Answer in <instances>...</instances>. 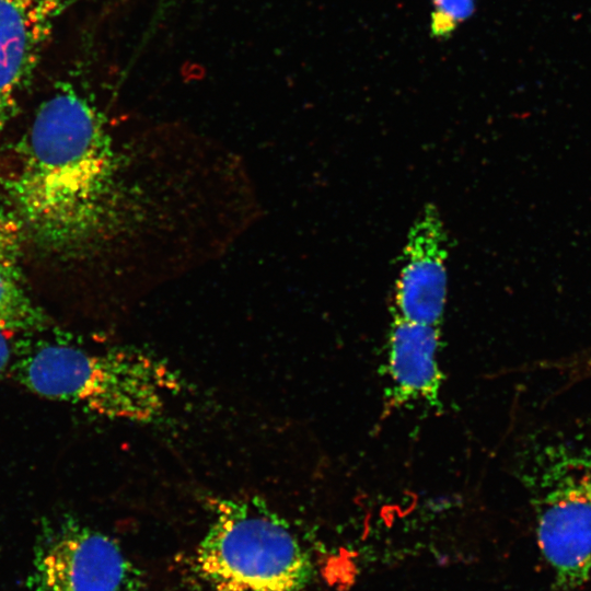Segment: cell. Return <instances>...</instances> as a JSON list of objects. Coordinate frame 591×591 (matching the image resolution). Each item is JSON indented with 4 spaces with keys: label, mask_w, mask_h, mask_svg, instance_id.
Here are the masks:
<instances>
[{
    "label": "cell",
    "mask_w": 591,
    "mask_h": 591,
    "mask_svg": "<svg viewBox=\"0 0 591 591\" xmlns=\"http://www.w3.org/2000/svg\"><path fill=\"white\" fill-rule=\"evenodd\" d=\"M112 175L113 153L102 117L68 84L38 107L10 192L33 235L51 247L67 248L99 223Z\"/></svg>",
    "instance_id": "cell-1"
},
{
    "label": "cell",
    "mask_w": 591,
    "mask_h": 591,
    "mask_svg": "<svg viewBox=\"0 0 591 591\" xmlns=\"http://www.w3.org/2000/svg\"><path fill=\"white\" fill-rule=\"evenodd\" d=\"M47 326V316L22 287L19 273L0 268V331L34 334Z\"/></svg>",
    "instance_id": "cell-9"
},
{
    "label": "cell",
    "mask_w": 591,
    "mask_h": 591,
    "mask_svg": "<svg viewBox=\"0 0 591 591\" xmlns=\"http://www.w3.org/2000/svg\"><path fill=\"white\" fill-rule=\"evenodd\" d=\"M430 33L438 38L450 36L474 12V0H431Z\"/></svg>",
    "instance_id": "cell-10"
},
{
    "label": "cell",
    "mask_w": 591,
    "mask_h": 591,
    "mask_svg": "<svg viewBox=\"0 0 591 591\" xmlns=\"http://www.w3.org/2000/svg\"><path fill=\"white\" fill-rule=\"evenodd\" d=\"M571 367L583 374H591V348L584 351L579 359L577 358Z\"/></svg>",
    "instance_id": "cell-13"
},
{
    "label": "cell",
    "mask_w": 591,
    "mask_h": 591,
    "mask_svg": "<svg viewBox=\"0 0 591 591\" xmlns=\"http://www.w3.org/2000/svg\"><path fill=\"white\" fill-rule=\"evenodd\" d=\"M541 484L536 540L558 584L591 583V457L556 455Z\"/></svg>",
    "instance_id": "cell-4"
},
{
    "label": "cell",
    "mask_w": 591,
    "mask_h": 591,
    "mask_svg": "<svg viewBox=\"0 0 591 591\" xmlns=\"http://www.w3.org/2000/svg\"><path fill=\"white\" fill-rule=\"evenodd\" d=\"M195 553L197 572L213 591H302L311 558L279 514L258 498L215 499Z\"/></svg>",
    "instance_id": "cell-3"
},
{
    "label": "cell",
    "mask_w": 591,
    "mask_h": 591,
    "mask_svg": "<svg viewBox=\"0 0 591 591\" xmlns=\"http://www.w3.org/2000/svg\"><path fill=\"white\" fill-rule=\"evenodd\" d=\"M69 0H0V137Z\"/></svg>",
    "instance_id": "cell-7"
},
{
    "label": "cell",
    "mask_w": 591,
    "mask_h": 591,
    "mask_svg": "<svg viewBox=\"0 0 591 591\" xmlns=\"http://www.w3.org/2000/svg\"><path fill=\"white\" fill-rule=\"evenodd\" d=\"M448 236L437 207L428 204L409 229L394 286L393 314L440 326L445 308Z\"/></svg>",
    "instance_id": "cell-6"
},
{
    "label": "cell",
    "mask_w": 591,
    "mask_h": 591,
    "mask_svg": "<svg viewBox=\"0 0 591 591\" xmlns=\"http://www.w3.org/2000/svg\"><path fill=\"white\" fill-rule=\"evenodd\" d=\"M440 326L393 314L387 338L386 372L395 403L439 402L442 374L438 363Z\"/></svg>",
    "instance_id": "cell-8"
},
{
    "label": "cell",
    "mask_w": 591,
    "mask_h": 591,
    "mask_svg": "<svg viewBox=\"0 0 591 591\" xmlns=\"http://www.w3.org/2000/svg\"><path fill=\"white\" fill-rule=\"evenodd\" d=\"M32 591H144L119 545L76 519L45 525L28 578Z\"/></svg>",
    "instance_id": "cell-5"
},
{
    "label": "cell",
    "mask_w": 591,
    "mask_h": 591,
    "mask_svg": "<svg viewBox=\"0 0 591 591\" xmlns=\"http://www.w3.org/2000/svg\"><path fill=\"white\" fill-rule=\"evenodd\" d=\"M14 344L11 343L9 334L0 331V375L12 363Z\"/></svg>",
    "instance_id": "cell-12"
},
{
    "label": "cell",
    "mask_w": 591,
    "mask_h": 591,
    "mask_svg": "<svg viewBox=\"0 0 591 591\" xmlns=\"http://www.w3.org/2000/svg\"><path fill=\"white\" fill-rule=\"evenodd\" d=\"M26 334L14 344L13 376L31 392L109 418L148 424L181 390L164 360L132 347L95 349L62 336Z\"/></svg>",
    "instance_id": "cell-2"
},
{
    "label": "cell",
    "mask_w": 591,
    "mask_h": 591,
    "mask_svg": "<svg viewBox=\"0 0 591 591\" xmlns=\"http://www.w3.org/2000/svg\"><path fill=\"white\" fill-rule=\"evenodd\" d=\"M21 248V227L16 219L0 210V268L16 271Z\"/></svg>",
    "instance_id": "cell-11"
}]
</instances>
